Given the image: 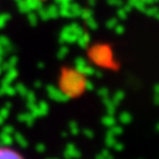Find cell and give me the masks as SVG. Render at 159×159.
I'll use <instances>...</instances> for the list:
<instances>
[{
    "label": "cell",
    "mask_w": 159,
    "mask_h": 159,
    "mask_svg": "<svg viewBox=\"0 0 159 159\" xmlns=\"http://www.w3.org/2000/svg\"><path fill=\"white\" fill-rule=\"evenodd\" d=\"M39 2H43V0H39Z\"/></svg>",
    "instance_id": "obj_2"
},
{
    "label": "cell",
    "mask_w": 159,
    "mask_h": 159,
    "mask_svg": "<svg viewBox=\"0 0 159 159\" xmlns=\"http://www.w3.org/2000/svg\"><path fill=\"white\" fill-rule=\"evenodd\" d=\"M0 159H25V157L13 148L0 147Z\"/></svg>",
    "instance_id": "obj_1"
}]
</instances>
